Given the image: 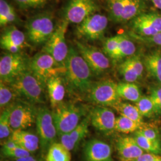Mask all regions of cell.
I'll use <instances>...</instances> for the list:
<instances>
[{
	"instance_id": "3957f363",
	"label": "cell",
	"mask_w": 161,
	"mask_h": 161,
	"mask_svg": "<svg viewBox=\"0 0 161 161\" xmlns=\"http://www.w3.org/2000/svg\"><path fill=\"white\" fill-rule=\"evenodd\" d=\"M8 84L17 93L19 97L23 98L26 101L34 104L45 103L46 86L29 69L17 76Z\"/></svg>"
},
{
	"instance_id": "7bdbcfd3",
	"label": "cell",
	"mask_w": 161,
	"mask_h": 161,
	"mask_svg": "<svg viewBox=\"0 0 161 161\" xmlns=\"http://www.w3.org/2000/svg\"><path fill=\"white\" fill-rule=\"evenodd\" d=\"M134 161H161V156L153 153H143Z\"/></svg>"
},
{
	"instance_id": "ab89813d",
	"label": "cell",
	"mask_w": 161,
	"mask_h": 161,
	"mask_svg": "<svg viewBox=\"0 0 161 161\" xmlns=\"http://www.w3.org/2000/svg\"><path fill=\"white\" fill-rule=\"evenodd\" d=\"M126 60L129 64L132 67V69L136 71L139 78H140L143 75L144 70L143 64L142 63L141 58L138 56L133 55L131 57L127 58Z\"/></svg>"
},
{
	"instance_id": "277c9868",
	"label": "cell",
	"mask_w": 161,
	"mask_h": 161,
	"mask_svg": "<svg viewBox=\"0 0 161 161\" xmlns=\"http://www.w3.org/2000/svg\"><path fill=\"white\" fill-rule=\"evenodd\" d=\"M54 16L50 12L36 14L26 23V36L34 46H44L56 29Z\"/></svg>"
},
{
	"instance_id": "836d02e7",
	"label": "cell",
	"mask_w": 161,
	"mask_h": 161,
	"mask_svg": "<svg viewBox=\"0 0 161 161\" xmlns=\"http://www.w3.org/2000/svg\"><path fill=\"white\" fill-rule=\"evenodd\" d=\"M119 71L125 82H134L140 79L136 71L125 60L119 66Z\"/></svg>"
},
{
	"instance_id": "4316f807",
	"label": "cell",
	"mask_w": 161,
	"mask_h": 161,
	"mask_svg": "<svg viewBox=\"0 0 161 161\" xmlns=\"http://www.w3.org/2000/svg\"><path fill=\"white\" fill-rule=\"evenodd\" d=\"M144 124V122L139 123L120 115L116 118L115 130L125 134L136 132L143 126Z\"/></svg>"
},
{
	"instance_id": "2e32d148",
	"label": "cell",
	"mask_w": 161,
	"mask_h": 161,
	"mask_svg": "<svg viewBox=\"0 0 161 161\" xmlns=\"http://www.w3.org/2000/svg\"><path fill=\"white\" fill-rule=\"evenodd\" d=\"M86 161H113L110 145L98 139L86 142L83 149Z\"/></svg>"
},
{
	"instance_id": "60d3db41",
	"label": "cell",
	"mask_w": 161,
	"mask_h": 161,
	"mask_svg": "<svg viewBox=\"0 0 161 161\" xmlns=\"http://www.w3.org/2000/svg\"><path fill=\"white\" fill-rule=\"evenodd\" d=\"M137 132L144 136V137L149 138L152 140L160 141L159 133L156 130L155 128H152L146 124H144L143 126Z\"/></svg>"
},
{
	"instance_id": "8d00e7d4",
	"label": "cell",
	"mask_w": 161,
	"mask_h": 161,
	"mask_svg": "<svg viewBox=\"0 0 161 161\" xmlns=\"http://www.w3.org/2000/svg\"><path fill=\"white\" fill-rule=\"evenodd\" d=\"M21 10H33L46 6L49 0H13Z\"/></svg>"
},
{
	"instance_id": "44dd1931",
	"label": "cell",
	"mask_w": 161,
	"mask_h": 161,
	"mask_svg": "<svg viewBox=\"0 0 161 161\" xmlns=\"http://www.w3.org/2000/svg\"><path fill=\"white\" fill-rule=\"evenodd\" d=\"M144 64L150 74L161 84V53L153 52L144 58Z\"/></svg>"
},
{
	"instance_id": "b9f144b4",
	"label": "cell",
	"mask_w": 161,
	"mask_h": 161,
	"mask_svg": "<svg viewBox=\"0 0 161 161\" xmlns=\"http://www.w3.org/2000/svg\"><path fill=\"white\" fill-rule=\"evenodd\" d=\"M135 36H136V38H138L140 40L142 41H144L147 43L154 44L158 46H161V32L151 36H143L140 35Z\"/></svg>"
},
{
	"instance_id": "e0dca14e",
	"label": "cell",
	"mask_w": 161,
	"mask_h": 161,
	"mask_svg": "<svg viewBox=\"0 0 161 161\" xmlns=\"http://www.w3.org/2000/svg\"><path fill=\"white\" fill-rule=\"evenodd\" d=\"M90 124V118L88 114L73 130L59 136L60 143L70 151L75 149L88 134Z\"/></svg>"
},
{
	"instance_id": "4fadbf2b",
	"label": "cell",
	"mask_w": 161,
	"mask_h": 161,
	"mask_svg": "<svg viewBox=\"0 0 161 161\" xmlns=\"http://www.w3.org/2000/svg\"><path fill=\"white\" fill-rule=\"evenodd\" d=\"M98 8L96 0H69L64 8V20L69 23L79 25L96 13Z\"/></svg>"
},
{
	"instance_id": "603a6c76",
	"label": "cell",
	"mask_w": 161,
	"mask_h": 161,
	"mask_svg": "<svg viewBox=\"0 0 161 161\" xmlns=\"http://www.w3.org/2000/svg\"><path fill=\"white\" fill-rule=\"evenodd\" d=\"M46 161H71L70 151L60 142H55L47 152Z\"/></svg>"
},
{
	"instance_id": "52a82bcc",
	"label": "cell",
	"mask_w": 161,
	"mask_h": 161,
	"mask_svg": "<svg viewBox=\"0 0 161 161\" xmlns=\"http://www.w3.org/2000/svg\"><path fill=\"white\" fill-rule=\"evenodd\" d=\"M85 98L88 102L97 106L112 108L121 102L118 92V84L108 80L93 82Z\"/></svg>"
},
{
	"instance_id": "9c48e42d",
	"label": "cell",
	"mask_w": 161,
	"mask_h": 161,
	"mask_svg": "<svg viewBox=\"0 0 161 161\" xmlns=\"http://www.w3.org/2000/svg\"><path fill=\"white\" fill-rule=\"evenodd\" d=\"M29 59L21 52L7 53L0 58L1 81L10 83L17 76L29 69Z\"/></svg>"
},
{
	"instance_id": "d590c367",
	"label": "cell",
	"mask_w": 161,
	"mask_h": 161,
	"mask_svg": "<svg viewBox=\"0 0 161 161\" xmlns=\"http://www.w3.org/2000/svg\"><path fill=\"white\" fill-rule=\"evenodd\" d=\"M124 0H108V6L111 16L116 22H121Z\"/></svg>"
},
{
	"instance_id": "9a60e30c",
	"label": "cell",
	"mask_w": 161,
	"mask_h": 161,
	"mask_svg": "<svg viewBox=\"0 0 161 161\" xmlns=\"http://www.w3.org/2000/svg\"><path fill=\"white\" fill-rule=\"evenodd\" d=\"M132 25L139 35L153 36L161 32V16L156 13L141 14L134 18Z\"/></svg>"
},
{
	"instance_id": "5b68a950",
	"label": "cell",
	"mask_w": 161,
	"mask_h": 161,
	"mask_svg": "<svg viewBox=\"0 0 161 161\" xmlns=\"http://www.w3.org/2000/svg\"><path fill=\"white\" fill-rule=\"evenodd\" d=\"M29 69L46 86L47 80L51 77L63 75L64 67L58 64L50 54L41 51L29 59Z\"/></svg>"
},
{
	"instance_id": "ba28073f",
	"label": "cell",
	"mask_w": 161,
	"mask_h": 161,
	"mask_svg": "<svg viewBox=\"0 0 161 161\" xmlns=\"http://www.w3.org/2000/svg\"><path fill=\"white\" fill-rule=\"evenodd\" d=\"M69 24L64 20L58 23L54 32L42 49V52L50 54L62 66H64L69 53V48L65 36Z\"/></svg>"
},
{
	"instance_id": "d6986e66",
	"label": "cell",
	"mask_w": 161,
	"mask_h": 161,
	"mask_svg": "<svg viewBox=\"0 0 161 161\" xmlns=\"http://www.w3.org/2000/svg\"><path fill=\"white\" fill-rule=\"evenodd\" d=\"M46 88L53 109L64 102L66 86L62 75L51 77L47 80Z\"/></svg>"
},
{
	"instance_id": "5bb4252c",
	"label": "cell",
	"mask_w": 161,
	"mask_h": 161,
	"mask_svg": "<svg viewBox=\"0 0 161 161\" xmlns=\"http://www.w3.org/2000/svg\"><path fill=\"white\" fill-rule=\"evenodd\" d=\"M90 123L99 131L108 134L115 130L116 118L114 112L106 106H97L88 112Z\"/></svg>"
},
{
	"instance_id": "cb8c5ba5",
	"label": "cell",
	"mask_w": 161,
	"mask_h": 161,
	"mask_svg": "<svg viewBox=\"0 0 161 161\" xmlns=\"http://www.w3.org/2000/svg\"><path fill=\"white\" fill-rule=\"evenodd\" d=\"M121 116H125L139 123H143V116L140 113L136 105L121 102L115 104L113 107Z\"/></svg>"
},
{
	"instance_id": "6da1fadb",
	"label": "cell",
	"mask_w": 161,
	"mask_h": 161,
	"mask_svg": "<svg viewBox=\"0 0 161 161\" xmlns=\"http://www.w3.org/2000/svg\"><path fill=\"white\" fill-rule=\"evenodd\" d=\"M64 67V71L62 76L67 90L76 96L86 97L93 82V74L76 48L69 47Z\"/></svg>"
},
{
	"instance_id": "bcb514c9",
	"label": "cell",
	"mask_w": 161,
	"mask_h": 161,
	"mask_svg": "<svg viewBox=\"0 0 161 161\" xmlns=\"http://www.w3.org/2000/svg\"><path fill=\"white\" fill-rule=\"evenodd\" d=\"M1 161H3V160H2V159H1Z\"/></svg>"
},
{
	"instance_id": "d4e9b609",
	"label": "cell",
	"mask_w": 161,
	"mask_h": 161,
	"mask_svg": "<svg viewBox=\"0 0 161 161\" xmlns=\"http://www.w3.org/2000/svg\"><path fill=\"white\" fill-rule=\"evenodd\" d=\"M14 7L6 0H0V26L4 27L17 22Z\"/></svg>"
},
{
	"instance_id": "83f0119b",
	"label": "cell",
	"mask_w": 161,
	"mask_h": 161,
	"mask_svg": "<svg viewBox=\"0 0 161 161\" xmlns=\"http://www.w3.org/2000/svg\"><path fill=\"white\" fill-rule=\"evenodd\" d=\"M13 104L1 110L0 116V138L4 140L9 138L13 130H12L10 122V116Z\"/></svg>"
},
{
	"instance_id": "f35d334b",
	"label": "cell",
	"mask_w": 161,
	"mask_h": 161,
	"mask_svg": "<svg viewBox=\"0 0 161 161\" xmlns=\"http://www.w3.org/2000/svg\"><path fill=\"white\" fill-rule=\"evenodd\" d=\"M3 153L7 157L14 159V160L26 157L31 155V153L28 150L20 147L19 146L13 149L4 152Z\"/></svg>"
},
{
	"instance_id": "ee69618b",
	"label": "cell",
	"mask_w": 161,
	"mask_h": 161,
	"mask_svg": "<svg viewBox=\"0 0 161 161\" xmlns=\"http://www.w3.org/2000/svg\"><path fill=\"white\" fill-rule=\"evenodd\" d=\"M152 1L156 8L161 10V0H152Z\"/></svg>"
},
{
	"instance_id": "30bf717a",
	"label": "cell",
	"mask_w": 161,
	"mask_h": 161,
	"mask_svg": "<svg viewBox=\"0 0 161 161\" xmlns=\"http://www.w3.org/2000/svg\"><path fill=\"white\" fill-rule=\"evenodd\" d=\"M76 47L81 56L86 60L92 74L102 75L110 68V61L106 54L96 47L80 41L76 42Z\"/></svg>"
},
{
	"instance_id": "7402d4cb",
	"label": "cell",
	"mask_w": 161,
	"mask_h": 161,
	"mask_svg": "<svg viewBox=\"0 0 161 161\" xmlns=\"http://www.w3.org/2000/svg\"><path fill=\"white\" fill-rule=\"evenodd\" d=\"M118 92L121 98L136 103L142 97L138 86L134 82H121L118 84Z\"/></svg>"
},
{
	"instance_id": "1f68e13d",
	"label": "cell",
	"mask_w": 161,
	"mask_h": 161,
	"mask_svg": "<svg viewBox=\"0 0 161 161\" xmlns=\"http://www.w3.org/2000/svg\"><path fill=\"white\" fill-rule=\"evenodd\" d=\"M142 8L140 0H124L121 22H127L137 16Z\"/></svg>"
},
{
	"instance_id": "7a4b0ae2",
	"label": "cell",
	"mask_w": 161,
	"mask_h": 161,
	"mask_svg": "<svg viewBox=\"0 0 161 161\" xmlns=\"http://www.w3.org/2000/svg\"><path fill=\"white\" fill-rule=\"evenodd\" d=\"M86 106L74 103H64L53 109L52 114L58 130V136L73 130L88 114Z\"/></svg>"
},
{
	"instance_id": "f546056e",
	"label": "cell",
	"mask_w": 161,
	"mask_h": 161,
	"mask_svg": "<svg viewBox=\"0 0 161 161\" xmlns=\"http://www.w3.org/2000/svg\"><path fill=\"white\" fill-rule=\"evenodd\" d=\"M136 50L135 44L127 36L122 35L118 49L114 59L119 60L131 57L134 55Z\"/></svg>"
},
{
	"instance_id": "ffe728a7",
	"label": "cell",
	"mask_w": 161,
	"mask_h": 161,
	"mask_svg": "<svg viewBox=\"0 0 161 161\" xmlns=\"http://www.w3.org/2000/svg\"><path fill=\"white\" fill-rule=\"evenodd\" d=\"M10 138L31 153H34L40 148L38 136L24 130H14Z\"/></svg>"
},
{
	"instance_id": "f6af8a7d",
	"label": "cell",
	"mask_w": 161,
	"mask_h": 161,
	"mask_svg": "<svg viewBox=\"0 0 161 161\" xmlns=\"http://www.w3.org/2000/svg\"><path fill=\"white\" fill-rule=\"evenodd\" d=\"M31 161H38L34 157H33L32 156H31Z\"/></svg>"
},
{
	"instance_id": "7c38bea8",
	"label": "cell",
	"mask_w": 161,
	"mask_h": 161,
	"mask_svg": "<svg viewBox=\"0 0 161 161\" xmlns=\"http://www.w3.org/2000/svg\"><path fill=\"white\" fill-rule=\"evenodd\" d=\"M108 25V19L105 15L94 13L78 25L75 33L80 39L97 40L103 36Z\"/></svg>"
},
{
	"instance_id": "f1b7e54d",
	"label": "cell",
	"mask_w": 161,
	"mask_h": 161,
	"mask_svg": "<svg viewBox=\"0 0 161 161\" xmlns=\"http://www.w3.org/2000/svg\"><path fill=\"white\" fill-rule=\"evenodd\" d=\"M19 97L17 93L8 84L1 82L0 83V108L3 110L15 102Z\"/></svg>"
},
{
	"instance_id": "484cf974",
	"label": "cell",
	"mask_w": 161,
	"mask_h": 161,
	"mask_svg": "<svg viewBox=\"0 0 161 161\" xmlns=\"http://www.w3.org/2000/svg\"><path fill=\"white\" fill-rule=\"evenodd\" d=\"M0 41L11 42L23 48L26 42V34L16 27L12 26L5 29Z\"/></svg>"
},
{
	"instance_id": "8fae6325",
	"label": "cell",
	"mask_w": 161,
	"mask_h": 161,
	"mask_svg": "<svg viewBox=\"0 0 161 161\" xmlns=\"http://www.w3.org/2000/svg\"><path fill=\"white\" fill-rule=\"evenodd\" d=\"M38 108L34 104L25 100L13 104L10 116L12 130H24L32 127L35 123Z\"/></svg>"
},
{
	"instance_id": "4dcf8cb0",
	"label": "cell",
	"mask_w": 161,
	"mask_h": 161,
	"mask_svg": "<svg viewBox=\"0 0 161 161\" xmlns=\"http://www.w3.org/2000/svg\"><path fill=\"white\" fill-rule=\"evenodd\" d=\"M138 146L147 153H153L159 154L161 152V146L160 141L152 140L144 137L138 132H136L134 137Z\"/></svg>"
},
{
	"instance_id": "d6a6232c",
	"label": "cell",
	"mask_w": 161,
	"mask_h": 161,
	"mask_svg": "<svg viewBox=\"0 0 161 161\" xmlns=\"http://www.w3.org/2000/svg\"><path fill=\"white\" fill-rule=\"evenodd\" d=\"M135 105L143 117L150 118L156 115L155 106L150 96H142V97L135 103Z\"/></svg>"
},
{
	"instance_id": "74e56055",
	"label": "cell",
	"mask_w": 161,
	"mask_h": 161,
	"mask_svg": "<svg viewBox=\"0 0 161 161\" xmlns=\"http://www.w3.org/2000/svg\"><path fill=\"white\" fill-rule=\"evenodd\" d=\"M149 96L154 104L156 115H160L161 114V86L152 88Z\"/></svg>"
},
{
	"instance_id": "ac0fdd59",
	"label": "cell",
	"mask_w": 161,
	"mask_h": 161,
	"mask_svg": "<svg viewBox=\"0 0 161 161\" xmlns=\"http://www.w3.org/2000/svg\"><path fill=\"white\" fill-rule=\"evenodd\" d=\"M118 154L123 161H134L144 153L134 137L126 136L119 138L116 142Z\"/></svg>"
},
{
	"instance_id": "8992f818",
	"label": "cell",
	"mask_w": 161,
	"mask_h": 161,
	"mask_svg": "<svg viewBox=\"0 0 161 161\" xmlns=\"http://www.w3.org/2000/svg\"><path fill=\"white\" fill-rule=\"evenodd\" d=\"M35 124L40 139V147L42 152L47 153L50 147L56 142L58 133L52 112L46 106L38 108Z\"/></svg>"
},
{
	"instance_id": "e575fe53",
	"label": "cell",
	"mask_w": 161,
	"mask_h": 161,
	"mask_svg": "<svg viewBox=\"0 0 161 161\" xmlns=\"http://www.w3.org/2000/svg\"><path fill=\"white\" fill-rule=\"evenodd\" d=\"M121 35H116L107 39L104 44V52L106 55L114 58L115 57L121 40Z\"/></svg>"
}]
</instances>
